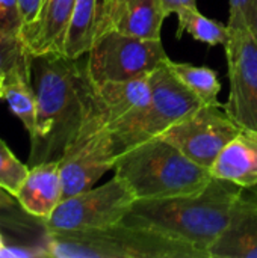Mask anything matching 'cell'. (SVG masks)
Wrapping results in <instances>:
<instances>
[{
  "label": "cell",
  "mask_w": 257,
  "mask_h": 258,
  "mask_svg": "<svg viewBox=\"0 0 257 258\" xmlns=\"http://www.w3.org/2000/svg\"><path fill=\"white\" fill-rule=\"evenodd\" d=\"M32 83L36 95V124L30 136L29 162L59 160L94 104V86L86 63L52 53L32 56Z\"/></svg>",
  "instance_id": "6da1fadb"
},
{
  "label": "cell",
  "mask_w": 257,
  "mask_h": 258,
  "mask_svg": "<svg viewBox=\"0 0 257 258\" xmlns=\"http://www.w3.org/2000/svg\"><path fill=\"white\" fill-rule=\"evenodd\" d=\"M136 198L118 175L108 183L64 198L42 221L45 231L97 230L123 222Z\"/></svg>",
  "instance_id": "ba28073f"
},
{
  "label": "cell",
  "mask_w": 257,
  "mask_h": 258,
  "mask_svg": "<svg viewBox=\"0 0 257 258\" xmlns=\"http://www.w3.org/2000/svg\"><path fill=\"white\" fill-rule=\"evenodd\" d=\"M242 189L232 181L212 178L204 189L194 194L136 200L123 224L153 230L188 243L209 257L211 246L233 216Z\"/></svg>",
  "instance_id": "7a4b0ae2"
},
{
  "label": "cell",
  "mask_w": 257,
  "mask_h": 258,
  "mask_svg": "<svg viewBox=\"0 0 257 258\" xmlns=\"http://www.w3.org/2000/svg\"><path fill=\"white\" fill-rule=\"evenodd\" d=\"M15 206H18L17 200L6 190H3L0 187V213H5V212H14L15 210Z\"/></svg>",
  "instance_id": "f1b7e54d"
},
{
  "label": "cell",
  "mask_w": 257,
  "mask_h": 258,
  "mask_svg": "<svg viewBox=\"0 0 257 258\" xmlns=\"http://www.w3.org/2000/svg\"><path fill=\"white\" fill-rule=\"evenodd\" d=\"M230 82L227 115L242 128L257 135V42L248 27L229 29L224 44Z\"/></svg>",
  "instance_id": "9c48e42d"
},
{
  "label": "cell",
  "mask_w": 257,
  "mask_h": 258,
  "mask_svg": "<svg viewBox=\"0 0 257 258\" xmlns=\"http://www.w3.org/2000/svg\"><path fill=\"white\" fill-rule=\"evenodd\" d=\"M165 65L173 73V76L185 88H188L203 104L224 107V104L218 101V95L221 92V82L215 70L204 65L176 62L170 57L167 59Z\"/></svg>",
  "instance_id": "d6986e66"
},
{
  "label": "cell",
  "mask_w": 257,
  "mask_h": 258,
  "mask_svg": "<svg viewBox=\"0 0 257 258\" xmlns=\"http://www.w3.org/2000/svg\"><path fill=\"white\" fill-rule=\"evenodd\" d=\"M162 8L165 15L171 14H180L185 9H195L197 8V0H161Z\"/></svg>",
  "instance_id": "4316f807"
},
{
  "label": "cell",
  "mask_w": 257,
  "mask_h": 258,
  "mask_svg": "<svg viewBox=\"0 0 257 258\" xmlns=\"http://www.w3.org/2000/svg\"><path fill=\"white\" fill-rule=\"evenodd\" d=\"M251 0H229V29L247 27V14Z\"/></svg>",
  "instance_id": "cb8c5ba5"
},
{
  "label": "cell",
  "mask_w": 257,
  "mask_h": 258,
  "mask_svg": "<svg viewBox=\"0 0 257 258\" xmlns=\"http://www.w3.org/2000/svg\"><path fill=\"white\" fill-rule=\"evenodd\" d=\"M3 85H5V73L0 71V98H3Z\"/></svg>",
  "instance_id": "f546056e"
},
{
  "label": "cell",
  "mask_w": 257,
  "mask_h": 258,
  "mask_svg": "<svg viewBox=\"0 0 257 258\" xmlns=\"http://www.w3.org/2000/svg\"><path fill=\"white\" fill-rule=\"evenodd\" d=\"M23 27L17 0H0V30L9 35H20Z\"/></svg>",
  "instance_id": "603a6c76"
},
{
  "label": "cell",
  "mask_w": 257,
  "mask_h": 258,
  "mask_svg": "<svg viewBox=\"0 0 257 258\" xmlns=\"http://www.w3.org/2000/svg\"><path fill=\"white\" fill-rule=\"evenodd\" d=\"M247 27L257 42V0H251L250 3L248 14H247Z\"/></svg>",
  "instance_id": "83f0119b"
},
{
  "label": "cell",
  "mask_w": 257,
  "mask_h": 258,
  "mask_svg": "<svg viewBox=\"0 0 257 258\" xmlns=\"http://www.w3.org/2000/svg\"><path fill=\"white\" fill-rule=\"evenodd\" d=\"M32 56L26 54L5 73L3 98L11 112L21 121L29 136L36 124V95L32 83Z\"/></svg>",
  "instance_id": "e0dca14e"
},
{
  "label": "cell",
  "mask_w": 257,
  "mask_h": 258,
  "mask_svg": "<svg viewBox=\"0 0 257 258\" xmlns=\"http://www.w3.org/2000/svg\"><path fill=\"white\" fill-rule=\"evenodd\" d=\"M241 132L242 128L227 115L224 107L203 104L161 138L171 142L195 163L211 169L224 147Z\"/></svg>",
  "instance_id": "30bf717a"
},
{
  "label": "cell",
  "mask_w": 257,
  "mask_h": 258,
  "mask_svg": "<svg viewBox=\"0 0 257 258\" xmlns=\"http://www.w3.org/2000/svg\"><path fill=\"white\" fill-rule=\"evenodd\" d=\"M165 18L161 0H101L97 35L117 30L144 39H161Z\"/></svg>",
  "instance_id": "8fae6325"
},
{
  "label": "cell",
  "mask_w": 257,
  "mask_h": 258,
  "mask_svg": "<svg viewBox=\"0 0 257 258\" xmlns=\"http://www.w3.org/2000/svg\"><path fill=\"white\" fill-rule=\"evenodd\" d=\"M44 248L53 258H209L197 248L148 228L117 224L82 231H45Z\"/></svg>",
  "instance_id": "277c9868"
},
{
  "label": "cell",
  "mask_w": 257,
  "mask_h": 258,
  "mask_svg": "<svg viewBox=\"0 0 257 258\" xmlns=\"http://www.w3.org/2000/svg\"><path fill=\"white\" fill-rule=\"evenodd\" d=\"M101 0H76L68 23L62 54L70 59L83 57L97 35Z\"/></svg>",
  "instance_id": "ac0fdd59"
},
{
  "label": "cell",
  "mask_w": 257,
  "mask_h": 258,
  "mask_svg": "<svg viewBox=\"0 0 257 258\" xmlns=\"http://www.w3.org/2000/svg\"><path fill=\"white\" fill-rule=\"evenodd\" d=\"M177 38H182L183 33H189L195 41L203 42L209 47L224 45L229 38V26L203 15L198 8L182 11L180 14H177Z\"/></svg>",
  "instance_id": "ffe728a7"
},
{
  "label": "cell",
  "mask_w": 257,
  "mask_h": 258,
  "mask_svg": "<svg viewBox=\"0 0 257 258\" xmlns=\"http://www.w3.org/2000/svg\"><path fill=\"white\" fill-rule=\"evenodd\" d=\"M214 178L232 181L241 187L257 186V135L242 130L233 138L211 166Z\"/></svg>",
  "instance_id": "2e32d148"
},
{
  "label": "cell",
  "mask_w": 257,
  "mask_h": 258,
  "mask_svg": "<svg viewBox=\"0 0 257 258\" xmlns=\"http://www.w3.org/2000/svg\"><path fill=\"white\" fill-rule=\"evenodd\" d=\"M94 86V106L109 128H114L142 112L151 95L150 77L105 82Z\"/></svg>",
  "instance_id": "7c38bea8"
},
{
  "label": "cell",
  "mask_w": 257,
  "mask_h": 258,
  "mask_svg": "<svg viewBox=\"0 0 257 258\" xmlns=\"http://www.w3.org/2000/svg\"><path fill=\"white\" fill-rule=\"evenodd\" d=\"M76 0H41L35 21L20 32V38L30 56L62 54L68 23Z\"/></svg>",
  "instance_id": "5bb4252c"
},
{
  "label": "cell",
  "mask_w": 257,
  "mask_h": 258,
  "mask_svg": "<svg viewBox=\"0 0 257 258\" xmlns=\"http://www.w3.org/2000/svg\"><path fill=\"white\" fill-rule=\"evenodd\" d=\"M115 175L126 181L136 200H162L204 189L211 171L164 138H153L117 156Z\"/></svg>",
  "instance_id": "3957f363"
},
{
  "label": "cell",
  "mask_w": 257,
  "mask_h": 258,
  "mask_svg": "<svg viewBox=\"0 0 257 258\" xmlns=\"http://www.w3.org/2000/svg\"><path fill=\"white\" fill-rule=\"evenodd\" d=\"M27 174L29 168L20 162L9 147L0 139V187L15 198Z\"/></svg>",
  "instance_id": "44dd1931"
},
{
  "label": "cell",
  "mask_w": 257,
  "mask_h": 258,
  "mask_svg": "<svg viewBox=\"0 0 257 258\" xmlns=\"http://www.w3.org/2000/svg\"><path fill=\"white\" fill-rule=\"evenodd\" d=\"M18 3V9H20V15H21V21H23V27H27L30 26L38 12H39V6H41V0H17Z\"/></svg>",
  "instance_id": "484cf974"
},
{
  "label": "cell",
  "mask_w": 257,
  "mask_h": 258,
  "mask_svg": "<svg viewBox=\"0 0 257 258\" xmlns=\"http://www.w3.org/2000/svg\"><path fill=\"white\" fill-rule=\"evenodd\" d=\"M209 258H257V186L242 189L233 216Z\"/></svg>",
  "instance_id": "4fadbf2b"
},
{
  "label": "cell",
  "mask_w": 257,
  "mask_h": 258,
  "mask_svg": "<svg viewBox=\"0 0 257 258\" xmlns=\"http://www.w3.org/2000/svg\"><path fill=\"white\" fill-rule=\"evenodd\" d=\"M117 156L114 135L92 104L80 130L59 159L64 198L94 187L105 172L114 169Z\"/></svg>",
  "instance_id": "52a82bcc"
},
{
  "label": "cell",
  "mask_w": 257,
  "mask_h": 258,
  "mask_svg": "<svg viewBox=\"0 0 257 258\" xmlns=\"http://www.w3.org/2000/svg\"><path fill=\"white\" fill-rule=\"evenodd\" d=\"M167 59L161 39H144L117 30L98 33L85 54L92 85L148 77Z\"/></svg>",
  "instance_id": "8992f818"
},
{
  "label": "cell",
  "mask_w": 257,
  "mask_h": 258,
  "mask_svg": "<svg viewBox=\"0 0 257 258\" xmlns=\"http://www.w3.org/2000/svg\"><path fill=\"white\" fill-rule=\"evenodd\" d=\"M29 54L20 35H9L0 30V71L6 73L21 57Z\"/></svg>",
  "instance_id": "7402d4cb"
},
{
  "label": "cell",
  "mask_w": 257,
  "mask_h": 258,
  "mask_svg": "<svg viewBox=\"0 0 257 258\" xmlns=\"http://www.w3.org/2000/svg\"><path fill=\"white\" fill-rule=\"evenodd\" d=\"M5 246H6V243H5V239H3V236H2V233H0V251H2Z\"/></svg>",
  "instance_id": "4dcf8cb0"
},
{
  "label": "cell",
  "mask_w": 257,
  "mask_h": 258,
  "mask_svg": "<svg viewBox=\"0 0 257 258\" xmlns=\"http://www.w3.org/2000/svg\"><path fill=\"white\" fill-rule=\"evenodd\" d=\"M148 77L151 95L147 107L132 119L111 128L118 154L148 139L162 136L174 124L203 106V103L173 76L167 65L155 70Z\"/></svg>",
  "instance_id": "5b68a950"
},
{
  "label": "cell",
  "mask_w": 257,
  "mask_h": 258,
  "mask_svg": "<svg viewBox=\"0 0 257 258\" xmlns=\"http://www.w3.org/2000/svg\"><path fill=\"white\" fill-rule=\"evenodd\" d=\"M47 257L44 245L39 246H5L0 251V258H39Z\"/></svg>",
  "instance_id": "d4e9b609"
},
{
  "label": "cell",
  "mask_w": 257,
  "mask_h": 258,
  "mask_svg": "<svg viewBox=\"0 0 257 258\" xmlns=\"http://www.w3.org/2000/svg\"><path fill=\"white\" fill-rule=\"evenodd\" d=\"M15 200L26 215L41 221L47 219L64 200L59 160L33 165L15 195Z\"/></svg>",
  "instance_id": "9a60e30c"
}]
</instances>
